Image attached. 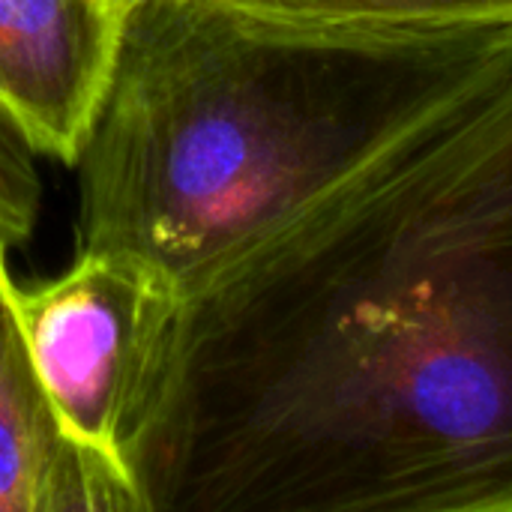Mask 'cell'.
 <instances>
[{
	"label": "cell",
	"instance_id": "1",
	"mask_svg": "<svg viewBox=\"0 0 512 512\" xmlns=\"http://www.w3.org/2000/svg\"><path fill=\"white\" fill-rule=\"evenodd\" d=\"M177 294L144 512H512V75Z\"/></svg>",
	"mask_w": 512,
	"mask_h": 512
},
{
	"label": "cell",
	"instance_id": "2",
	"mask_svg": "<svg viewBox=\"0 0 512 512\" xmlns=\"http://www.w3.org/2000/svg\"><path fill=\"white\" fill-rule=\"evenodd\" d=\"M510 75L512 21L330 27L141 0L75 162L78 252L183 291Z\"/></svg>",
	"mask_w": 512,
	"mask_h": 512
},
{
	"label": "cell",
	"instance_id": "3",
	"mask_svg": "<svg viewBox=\"0 0 512 512\" xmlns=\"http://www.w3.org/2000/svg\"><path fill=\"white\" fill-rule=\"evenodd\" d=\"M6 300L66 432L135 480L165 387L177 288L135 258L78 252L48 282L21 285L9 273Z\"/></svg>",
	"mask_w": 512,
	"mask_h": 512
},
{
	"label": "cell",
	"instance_id": "4",
	"mask_svg": "<svg viewBox=\"0 0 512 512\" xmlns=\"http://www.w3.org/2000/svg\"><path fill=\"white\" fill-rule=\"evenodd\" d=\"M120 24L111 0H0V111L36 156L78 162Z\"/></svg>",
	"mask_w": 512,
	"mask_h": 512
},
{
	"label": "cell",
	"instance_id": "5",
	"mask_svg": "<svg viewBox=\"0 0 512 512\" xmlns=\"http://www.w3.org/2000/svg\"><path fill=\"white\" fill-rule=\"evenodd\" d=\"M0 512H144L129 471L75 441L54 414L15 327L6 279L0 300Z\"/></svg>",
	"mask_w": 512,
	"mask_h": 512
},
{
	"label": "cell",
	"instance_id": "6",
	"mask_svg": "<svg viewBox=\"0 0 512 512\" xmlns=\"http://www.w3.org/2000/svg\"><path fill=\"white\" fill-rule=\"evenodd\" d=\"M261 18L330 27H459L512 21V0H225Z\"/></svg>",
	"mask_w": 512,
	"mask_h": 512
},
{
	"label": "cell",
	"instance_id": "7",
	"mask_svg": "<svg viewBox=\"0 0 512 512\" xmlns=\"http://www.w3.org/2000/svg\"><path fill=\"white\" fill-rule=\"evenodd\" d=\"M33 147L0 111V234L18 246L30 237L39 216V174Z\"/></svg>",
	"mask_w": 512,
	"mask_h": 512
},
{
	"label": "cell",
	"instance_id": "8",
	"mask_svg": "<svg viewBox=\"0 0 512 512\" xmlns=\"http://www.w3.org/2000/svg\"><path fill=\"white\" fill-rule=\"evenodd\" d=\"M9 249H12V243L0 234V300H3V279L9 273Z\"/></svg>",
	"mask_w": 512,
	"mask_h": 512
},
{
	"label": "cell",
	"instance_id": "9",
	"mask_svg": "<svg viewBox=\"0 0 512 512\" xmlns=\"http://www.w3.org/2000/svg\"><path fill=\"white\" fill-rule=\"evenodd\" d=\"M111 3H114V6H117L120 12H126L129 6H135V3H141V0H111Z\"/></svg>",
	"mask_w": 512,
	"mask_h": 512
}]
</instances>
